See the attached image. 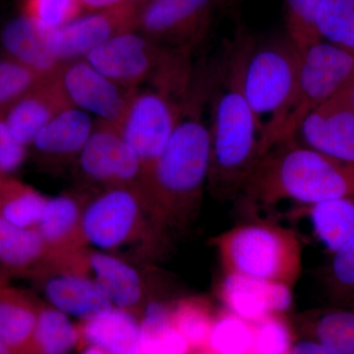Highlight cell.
Instances as JSON below:
<instances>
[{
  "label": "cell",
  "instance_id": "1",
  "mask_svg": "<svg viewBox=\"0 0 354 354\" xmlns=\"http://www.w3.org/2000/svg\"><path fill=\"white\" fill-rule=\"evenodd\" d=\"M214 74V60L195 67L176 129L142 183L156 232L181 230L201 206L211 158L209 101Z\"/></svg>",
  "mask_w": 354,
  "mask_h": 354
},
{
  "label": "cell",
  "instance_id": "2",
  "mask_svg": "<svg viewBox=\"0 0 354 354\" xmlns=\"http://www.w3.org/2000/svg\"><path fill=\"white\" fill-rule=\"evenodd\" d=\"M255 39L239 28L216 58L209 101L207 187L220 200L237 199L264 155L262 136L243 90L244 67Z\"/></svg>",
  "mask_w": 354,
  "mask_h": 354
},
{
  "label": "cell",
  "instance_id": "3",
  "mask_svg": "<svg viewBox=\"0 0 354 354\" xmlns=\"http://www.w3.org/2000/svg\"><path fill=\"white\" fill-rule=\"evenodd\" d=\"M354 194V164L342 162L291 139L262 156L237 200L257 209L290 201L305 208Z\"/></svg>",
  "mask_w": 354,
  "mask_h": 354
},
{
  "label": "cell",
  "instance_id": "4",
  "mask_svg": "<svg viewBox=\"0 0 354 354\" xmlns=\"http://www.w3.org/2000/svg\"><path fill=\"white\" fill-rule=\"evenodd\" d=\"M300 53L290 39H255L243 71V90L262 136L264 153L276 143L290 106Z\"/></svg>",
  "mask_w": 354,
  "mask_h": 354
},
{
  "label": "cell",
  "instance_id": "5",
  "mask_svg": "<svg viewBox=\"0 0 354 354\" xmlns=\"http://www.w3.org/2000/svg\"><path fill=\"white\" fill-rule=\"evenodd\" d=\"M225 272L295 285L301 271V246L291 230L253 221L237 225L215 241Z\"/></svg>",
  "mask_w": 354,
  "mask_h": 354
},
{
  "label": "cell",
  "instance_id": "6",
  "mask_svg": "<svg viewBox=\"0 0 354 354\" xmlns=\"http://www.w3.org/2000/svg\"><path fill=\"white\" fill-rule=\"evenodd\" d=\"M194 72L184 70L162 77L149 87L137 88L130 100L120 129L138 156L144 178L176 129Z\"/></svg>",
  "mask_w": 354,
  "mask_h": 354
},
{
  "label": "cell",
  "instance_id": "7",
  "mask_svg": "<svg viewBox=\"0 0 354 354\" xmlns=\"http://www.w3.org/2000/svg\"><path fill=\"white\" fill-rule=\"evenodd\" d=\"M299 53L295 94L274 145L293 139L307 114L346 87L354 77V53L351 51L320 41Z\"/></svg>",
  "mask_w": 354,
  "mask_h": 354
},
{
  "label": "cell",
  "instance_id": "8",
  "mask_svg": "<svg viewBox=\"0 0 354 354\" xmlns=\"http://www.w3.org/2000/svg\"><path fill=\"white\" fill-rule=\"evenodd\" d=\"M192 50L167 48L138 30L123 32L84 59L122 87L136 90L157 80Z\"/></svg>",
  "mask_w": 354,
  "mask_h": 354
},
{
  "label": "cell",
  "instance_id": "9",
  "mask_svg": "<svg viewBox=\"0 0 354 354\" xmlns=\"http://www.w3.org/2000/svg\"><path fill=\"white\" fill-rule=\"evenodd\" d=\"M149 223L153 227L145 198L130 187L106 188L84 206L81 218L85 243L109 253L136 241Z\"/></svg>",
  "mask_w": 354,
  "mask_h": 354
},
{
  "label": "cell",
  "instance_id": "10",
  "mask_svg": "<svg viewBox=\"0 0 354 354\" xmlns=\"http://www.w3.org/2000/svg\"><path fill=\"white\" fill-rule=\"evenodd\" d=\"M228 0H149L139 7L137 30L157 43L193 50L206 36L216 9Z\"/></svg>",
  "mask_w": 354,
  "mask_h": 354
},
{
  "label": "cell",
  "instance_id": "11",
  "mask_svg": "<svg viewBox=\"0 0 354 354\" xmlns=\"http://www.w3.org/2000/svg\"><path fill=\"white\" fill-rule=\"evenodd\" d=\"M77 158L81 171L93 183L106 188L141 190L143 167L116 125L95 120L94 130Z\"/></svg>",
  "mask_w": 354,
  "mask_h": 354
},
{
  "label": "cell",
  "instance_id": "12",
  "mask_svg": "<svg viewBox=\"0 0 354 354\" xmlns=\"http://www.w3.org/2000/svg\"><path fill=\"white\" fill-rule=\"evenodd\" d=\"M139 6L134 2L124 6L81 14L58 29L48 31V43L60 64L83 59L88 53L106 41L137 30Z\"/></svg>",
  "mask_w": 354,
  "mask_h": 354
},
{
  "label": "cell",
  "instance_id": "13",
  "mask_svg": "<svg viewBox=\"0 0 354 354\" xmlns=\"http://www.w3.org/2000/svg\"><path fill=\"white\" fill-rule=\"evenodd\" d=\"M58 77L75 108L118 127L137 90L114 82L84 58L60 65Z\"/></svg>",
  "mask_w": 354,
  "mask_h": 354
},
{
  "label": "cell",
  "instance_id": "14",
  "mask_svg": "<svg viewBox=\"0 0 354 354\" xmlns=\"http://www.w3.org/2000/svg\"><path fill=\"white\" fill-rule=\"evenodd\" d=\"M293 139L328 157L354 164V109L349 83L307 114Z\"/></svg>",
  "mask_w": 354,
  "mask_h": 354
},
{
  "label": "cell",
  "instance_id": "15",
  "mask_svg": "<svg viewBox=\"0 0 354 354\" xmlns=\"http://www.w3.org/2000/svg\"><path fill=\"white\" fill-rule=\"evenodd\" d=\"M65 93L58 70L44 77L4 113L9 129L18 141L31 146L37 134L57 114L73 108Z\"/></svg>",
  "mask_w": 354,
  "mask_h": 354
},
{
  "label": "cell",
  "instance_id": "16",
  "mask_svg": "<svg viewBox=\"0 0 354 354\" xmlns=\"http://www.w3.org/2000/svg\"><path fill=\"white\" fill-rule=\"evenodd\" d=\"M220 298L227 311L251 324L274 314H283L292 304L291 286L225 272Z\"/></svg>",
  "mask_w": 354,
  "mask_h": 354
},
{
  "label": "cell",
  "instance_id": "17",
  "mask_svg": "<svg viewBox=\"0 0 354 354\" xmlns=\"http://www.w3.org/2000/svg\"><path fill=\"white\" fill-rule=\"evenodd\" d=\"M83 208L70 195L46 198L36 228L48 247L51 266L55 261L85 259L80 253L87 245L81 227Z\"/></svg>",
  "mask_w": 354,
  "mask_h": 354
},
{
  "label": "cell",
  "instance_id": "18",
  "mask_svg": "<svg viewBox=\"0 0 354 354\" xmlns=\"http://www.w3.org/2000/svg\"><path fill=\"white\" fill-rule=\"evenodd\" d=\"M43 291L50 306L81 321L113 306L94 278L81 270H62L44 274Z\"/></svg>",
  "mask_w": 354,
  "mask_h": 354
},
{
  "label": "cell",
  "instance_id": "19",
  "mask_svg": "<svg viewBox=\"0 0 354 354\" xmlns=\"http://www.w3.org/2000/svg\"><path fill=\"white\" fill-rule=\"evenodd\" d=\"M0 44L6 57L24 65L41 76L59 69L48 43V30L23 13L9 20L0 32Z\"/></svg>",
  "mask_w": 354,
  "mask_h": 354
},
{
  "label": "cell",
  "instance_id": "20",
  "mask_svg": "<svg viewBox=\"0 0 354 354\" xmlns=\"http://www.w3.org/2000/svg\"><path fill=\"white\" fill-rule=\"evenodd\" d=\"M86 264L113 306L133 313V310L141 305L145 297V286L136 268L104 251L88 253Z\"/></svg>",
  "mask_w": 354,
  "mask_h": 354
},
{
  "label": "cell",
  "instance_id": "21",
  "mask_svg": "<svg viewBox=\"0 0 354 354\" xmlns=\"http://www.w3.org/2000/svg\"><path fill=\"white\" fill-rule=\"evenodd\" d=\"M92 115L75 108L57 114L37 134L31 146L39 157L67 160L78 157L94 130Z\"/></svg>",
  "mask_w": 354,
  "mask_h": 354
},
{
  "label": "cell",
  "instance_id": "22",
  "mask_svg": "<svg viewBox=\"0 0 354 354\" xmlns=\"http://www.w3.org/2000/svg\"><path fill=\"white\" fill-rule=\"evenodd\" d=\"M0 264L6 274L41 276L51 260L36 227H23L0 218Z\"/></svg>",
  "mask_w": 354,
  "mask_h": 354
},
{
  "label": "cell",
  "instance_id": "23",
  "mask_svg": "<svg viewBox=\"0 0 354 354\" xmlns=\"http://www.w3.org/2000/svg\"><path fill=\"white\" fill-rule=\"evenodd\" d=\"M81 339L108 354H144L140 323L132 312L111 306L82 321Z\"/></svg>",
  "mask_w": 354,
  "mask_h": 354
},
{
  "label": "cell",
  "instance_id": "24",
  "mask_svg": "<svg viewBox=\"0 0 354 354\" xmlns=\"http://www.w3.org/2000/svg\"><path fill=\"white\" fill-rule=\"evenodd\" d=\"M41 305L7 279L0 281V339L16 354H29Z\"/></svg>",
  "mask_w": 354,
  "mask_h": 354
},
{
  "label": "cell",
  "instance_id": "25",
  "mask_svg": "<svg viewBox=\"0 0 354 354\" xmlns=\"http://www.w3.org/2000/svg\"><path fill=\"white\" fill-rule=\"evenodd\" d=\"M297 211L308 216L317 239L332 254L354 237V194Z\"/></svg>",
  "mask_w": 354,
  "mask_h": 354
},
{
  "label": "cell",
  "instance_id": "26",
  "mask_svg": "<svg viewBox=\"0 0 354 354\" xmlns=\"http://www.w3.org/2000/svg\"><path fill=\"white\" fill-rule=\"evenodd\" d=\"M140 334L144 354H187L190 349L172 323L171 307L162 302L151 301L146 305Z\"/></svg>",
  "mask_w": 354,
  "mask_h": 354
},
{
  "label": "cell",
  "instance_id": "27",
  "mask_svg": "<svg viewBox=\"0 0 354 354\" xmlns=\"http://www.w3.org/2000/svg\"><path fill=\"white\" fill-rule=\"evenodd\" d=\"M80 339V330L68 315L41 305L29 354H69Z\"/></svg>",
  "mask_w": 354,
  "mask_h": 354
},
{
  "label": "cell",
  "instance_id": "28",
  "mask_svg": "<svg viewBox=\"0 0 354 354\" xmlns=\"http://www.w3.org/2000/svg\"><path fill=\"white\" fill-rule=\"evenodd\" d=\"M46 196L15 178L0 174V218L23 227H36Z\"/></svg>",
  "mask_w": 354,
  "mask_h": 354
},
{
  "label": "cell",
  "instance_id": "29",
  "mask_svg": "<svg viewBox=\"0 0 354 354\" xmlns=\"http://www.w3.org/2000/svg\"><path fill=\"white\" fill-rule=\"evenodd\" d=\"M316 27L322 41L354 53V0H320Z\"/></svg>",
  "mask_w": 354,
  "mask_h": 354
},
{
  "label": "cell",
  "instance_id": "30",
  "mask_svg": "<svg viewBox=\"0 0 354 354\" xmlns=\"http://www.w3.org/2000/svg\"><path fill=\"white\" fill-rule=\"evenodd\" d=\"M216 316L206 300L188 297L171 306L174 327L189 344L190 348L205 351Z\"/></svg>",
  "mask_w": 354,
  "mask_h": 354
},
{
  "label": "cell",
  "instance_id": "31",
  "mask_svg": "<svg viewBox=\"0 0 354 354\" xmlns=\"http://www.w3.org/2000/svg\"><path fill=\"white\" fill-rule=\"evenodd\" d=\"M254 325L230 311L216 316L205 351L211 354H252Z\"/></svg>",
  "mask_w": 354,
  "mask_h": 354
},
{
  "label": "cell",
  "instance_id": "32",
  "mask_svg": "<svg viewBox=\"0 0 354 354\" xmlns=\"http://www.w3.org/2000/svg\"><path fill=\"white\" fill-rule=\"evenodd\" d=\"M312 330L317 341L341 354H354V311L334 309L315 315Z\"/></svg>",
  "mask_w": 354,
  "mask_h": 354
},
{
  "label": "cell",
  "instance_id": "33",
  "mask_svg": "<svg viewBox=\"0 0 354 354\" xmlns=\"http://www.w3.org/2000/svg\"><path fill=\"white\" fill-rule=\"evenodd\" d=\"M320 0H283L286 38L299 53L322 41L316 27Z\"/></svg>",
  "mask_w": 354,
  "mask_h": 354
},
{
  "label": "cell",
  "instance_id": "34",
  "mask_svg": "<svg viewBox=\"0 0 354 354\" xmlns=\"http://www.w3.org/2000/svg\"><path fill=\"white\" fill-rule=\"evenodd\" d=\"M44 77L6 55L0 57V113L6 111Z\"/></svg>",
  "mask_w": 354,
  "mask_h": 354
},
{
  "label": "cell",
  "instance_id": "35",
  "mask_svg": "<svg viewBox=\"0 0 354 354\" xmlns=\"http://www.w3.org/2000/svg\"><path fill=\"white\" fill-rule=\"evenodd\" d=\"M274 314L254 325L252 354H290L292 348V335L288 323Z\"/></svg>",
  "mask_w": 354,
  "mask_h": 354
},
{
  "label": "cell",
  "instance_id": "36",
  "mask_svg": "<svg viewBox=\"0 0 354 354\" xmlns=\"http://www.w3.org/2000/svg\"><path fill=\"white\" fill-rule=\"evenodd\" d=\"M79 0H27L24 13L44 29H58L82 13Z\"/></svg>",
  "mask_w": 354,
  "mask_h": 354
},
{
  "label": "cell",
  "instance_id": "37",
  "mask_svg": "<svg viewBox=\"0 0 354 354\" xmlns=\"http://www.w3.org/2000/svg\"><path fill=\"white\" fill-rule=\"evenodd\" d=\"M327 279L337 297H354V237L333 253Z\"/></svg>",
  "mask_w": 354,
  "mask_h": 354
},
{
  "label": "cell",
  "instance_id": "38",
  "mask_svg": "<svg viewBox=\"0 0 354 354\" xmlns=\"http://www.w3.org/2000/svg\"><path fill=\"white\" fill-rule=\"evenodd\" d=\"M4 113H0V174L13 176L24 164L29 147L14 137L4 118Z\"/></svg>",
  "mask_w": 354,
  "mask_h": 354
},
{
  "label": "cell",
  "instance_id": "39",
  "mask_svg": "<svg viewBox=\"0 0 354 354\" xmlns=\"http://www.w3.org/2000/svg\"><path fill=\"white\" fill-rule=\"evenodd\" d=\"M290 354H341L320 342L304 341L291 348Z\"/></svg>",
  "mask_w": 354,
  "mask_h": 354
},
{
  "label": "cell",
  "instance_id": "40",
  "mask_svg": "<svg viewBox=\"0 0 354 354\" xmlns=\"http://www.w3.org/2000/svg\"><path fill=\"white\" fill-rule=\"evenodd\" d=\"M79 1L83 7V10L90 11V12L109 10V9L116 8L133 2L132 0H79Z\"/></svg>",
  "mask_w": 354,
  "mask_h": 354
},
{
  "label": "cell",
  "instance_id": "41",
  "mask_svg": "<svg viewBox=\"0 0 354 354\" xmlns=\"http://www.w3.org/2000/svg\"><path fill=\"white\" fill-rule=\"evenodd\" d=\"M81 354H108L106 351L102 349L97 348L94 346H88L87 348L84 349V351Z\"/></svg>",
  "mask_w": 354,
  "mask_h": 354
},
{
  "label": "cell",
  "instance_id": "42",
  "mask_svg": "<svg viewBox=\"0 0 354 354\" xmlns=\"http://www.w3.org/2000/svg\"><path fill=\"white\" fill-rule=\"evenodd\" d=\"M0 354H16L12 349L0 339Z\"/></svg>",
  "mask_w": 354,
  "mask_h": 354
},
{
  "label": "cell",
  "instance_id": "43",
  "mask_svg": "<svg viewBox=\"0 0 354 354\" xmlns=\"http://www.w3.org/2000/svg\"><path fill=\"white\" fill-rule=\"evenodd\" d=\"M349 97H351V104H353L354 109V77L349 82Z\"/></svg>",
  "mask_w": 354,
  "mask_h": 354
},
{
  "label": "cell",
  "instance_id": "44",
  "mask_svg": "<svg viewBox=\"0 0 354 354\" xmlns=\"http://www.w3.org/2000/svg\"><path fill=\"white\" fill-rule=\"evenodd\" d=\"M4 279H7V274L6 272L4 271L3 268H2L1 264H0V281Z\"/></svg>",
  "mask_w": 354,
  "mask_h": 354
},
{
  "label": "cell",
  "instance_id": "45",
  "mask_svg": "<svg viewBox=\"0 0 354 354\" xmlns=\"http://www.w3.org/2000/svg\"><path fill=\"white\" fill-rule=\"evenodd\" d=\"M132 1L140 7L143 6V4H145L147 1H149V0H132Z\"/></svg>",
  "mask_w": 354,
  "mask_h": 354
},
{
  "label": "cell",
  "instance_id": "46",
  "mask_svg": "<svg viewBox=\"0 0 354 354\" xmlns=\"http://www.w3.org/2000/svg\"><path fill=\"white\" fill-rule=\"evenodd\" d=\"M192 354H211L209 353L208 351H198V353H192Z\"/></svg>",
  "mask_w": 354,
  "mask_h": 354
}]
</instances>
